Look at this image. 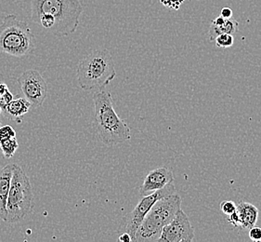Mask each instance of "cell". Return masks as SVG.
Listing matches in <instances>:
<instances>
[{"instance_id": "1", "label": "cell", "mask_w": 261, "mask_h": 242, "mask_svg": "<svg viewBox=\"0 0 261 242\" xmlns=\"http://www.w3.org/2000/svg\"><path fill=\"white\" fill-rule=\"evenodd\" d=\"M93 102L99 140L108 147L130 140V128L116 114L110 92L106 90L95 91Z\"/></svg>"}, {"instance_id": "2", "label": "cell", "mask_w": 261, "mask_h": 242, "mask_svg": "<svg viewBox=\"0 0 261 242\" xmlns=\"http://www.w3.org/2000/svg\"><path fill=\"white\" fill-rule=\"evenodd\" d=\"M116 71L110 52L97 50L79 62L76 77L80 88L87 91L105 90L115 79Z\"/></svg>"}, {"instance_id": "3", "label": "cell", "mask_w": 261, "mask_h": 242, "mask_svg": "<svg viewBox=\"0 0 261 242\" xmlns=\"http://www.w3.org/2000/svg\"><path fill=\"white\" fill-rule=\"evenodd\" d=\"M31 17L47 14L55 21L53 36L66 37L76 31L83 13L80 0H31Z\"/></svg>"}, {"instance_id": "4", "label": "cell", "mask_w": 261, "mask_h": 242, "mask_svg": "<svg viewBox=\"0 0 261 242\" xmlns=\"http://www.w3.org/2000/svg\"><path fill=\"white\" fill-rule=\"evenodd\" d=\"M37 38L27 21L14 14L6 16L0 25V53L23 57L35 52Z\"/></svg>"}, {"instance_id": "5", "label": "cell", "mask_w": 261, "mask_h": 242, "mask_svg": "<svg viewBox=\"0 0 261 242\" xmlns=\"http://www.w3.org/2000/svg\"><path fill=\"white\" fill-rule=\"evenodd\" d=\"M180 205L181 198L176 192L157 200L137 230L134 241H157L163 228L172 221Z\"/></svg>"}, {"instance_id": "6", "label": "cell", "mask_w": 261, "mask_h": 242, "mask_svg": "<svg viewBox=\"0 0 261 242\" xmlns=\"http://www.w3.org/2000/svg\"><path fill=\"white\" fill-rule=\"evenodd\" d=\"M34 193L31 182L24 171L14 164L11 188L7 201V221L16 224L33 211Z\"/></svg>"}, {"instance_id": "7", "label": "cell", "mask_w": 261, "mask_h": 242, "mask_svg": "<svg viewBox=\"0 0 261 242\" xmlns=\"http://www.w3.org/2000/svg\"><path fill=\"white\" fill-rule=\"evenodd\" d=\"M176 192V188L172 183L167 184L164 188L157 190L155 192L151 193L150 195L144 196L138 205L134 208V210L129 212L128 214L123 218L120 227L117 230V233L120 235L122 233H127L132 237V241H134V237L136 235V232L141 225V223L144 220L145 216L151 207L156 202L157 200L165 198L168 195H171Z\"/></svg>"}, {"instance_id": "8", "label": "cell", "mask_w": 261, "mask_h": 242, "mask_svg": "<svg viewBox=\"0 0 261 242\" xmlns=\"http://www.w3.org/2000/svg\"><path fill=\"white\" fill-rule=\"evenodd\" d=\"M22 93L31 108L37 109L44 104L47 97V84L37 70H27L17 79Z\"/></svg>"}, {"instance_id": "9", "label": "cell", "mask_w": 261, "mask_h": 242, "mask_svg": "<svg viewBox=\"0 0 261 242\" xmlns=\"http://www.w3.org/2000/svg\"><path fill=\"white\" fill-rule=\"evenodd\" d=\"M194 238V229L188 216L181 210H178L172 221L163 228L158 242H191Z\"/></svg>"}, {"instance_id": "10", "label": "cell", "mask_w": 261, "mask_h": 242, "mask_svg": "<svg viewBox=\"0 0 261 242\" xmlns=\"http://www.w3.org/2000/svg\"><path fill=\"white\" fill-rule=\"evenodd\" d=\"M174 175L172 170L167 167H161L152 170L147 174L146 178L140 187V195H150L157 190L162 189L167 184L173 183Z\"/></svg>"}, {"instance_id": "11", "label": "cell", "mask_w": 261, "mask_h": 242, "mask_svg": "<svg viewBox=\"0 0 261 242\" xmlns=\"http://www.w3.org/2000/svg\"><path fill=\"white\" fill-rule=\"evenodd\" d=\"M14 164H8L0 168V220L7 221V201L11 188Z\"/></svg>"}, {"instance_id": "12", "label": "cell", "mask_w": 261, "mask_h": 242, "mask_svg": "<svg viewBox=\"0 0 261 242\" xmlns=\"http://www.w3.org/2000/svg\"><path fill=\"white\" fill-rule=\"evenodd\" d=\"M238 21L233 18L230 19H224L223 17L219 16L212 21V23L209 28V40L214 41L216 37L221 34H230L234 36L238 32Z\"/></svg>"}, {"instance_id": "13", "label": "cell", "mask_w": 261, "mask_h": 242, "mask_svg": "<svg viewBox=\"0 0 261 242\" xmlns=\"http://www.w3.org/2000/svg\"><path fill=\"white\" fill-rule=\"evenodd\" d=\"M237 214L239 217V228L250 229L256 226L259 211L256 206L248 202H241L237 205Z\"/></svg>"}, {"instance_id": "14", "label": "cell", "mask_w": 261, "mask_h": 242, "mask_svg": "<svg viewBox=\"0 0 261 242\" xmlns=\"http://www.w3.org/2000/svg\"><path fill=\"white\" fill-rule=\"evenodd\" d=\"M31 109V105L25 98L13 99L7 106L5 111L12 120L20 123L21 118Z\"/></svg>"}, {"instance_id": "15", "label": "cell", "mask_w": 261, "mask_h": 242, "mask_svg": "<svg viewBox=\"0 0 261 242\" xmlns=\"http://www.w3.org/2000/svg\"><path fill=\"white\" fill-rule=\"evenodd\" d=\"M13 100V95L6 84L3 75L0 74V108L5 110L7 106Z\"/></svg>"}, {"instance_id": "16", "label": "cell", "mask_w": 261, "mask_h": 242, "mask_svg": "<svg viewBox=\"0 0 261 242\" xmlns=\"http://www.w3.org/2000/svg\"><path fill=\"white\" fill-rule=\"evenodd\" d=\"M18 148H19V143L16 137L0 142V149L3 153V156L7 158H12Z\"/></svg>"}, {"instance_id": "17", "label": "cell", "mask_w": 261, "mask_h": 242, "mask_svg": "<svg viewBox=\"0 0 261 242\" xmlns=\"http://www.w3.org/2000/svg\"><path fill=\"white\" fill-rule=\"evenodd\" d=\"M214 41H216L218 47L227 49V47H230L233 45L234 37L230 34H221L220 36L216 37Z\"/></svg>"}, {"instance_id": "18", "label": "cell", "mask_w": 261, "mask_h": 242, "mask_svg": "<svg viewBox=\"0 0 261 242\" xmlns=\"http://www.w3.org/2000/svg\"><path fill=\"white\" fill-rule=\"evenodd\" d=\"M16 132L13 127L11 125H5L0 127V142H4L11 138H15Z\"/></svg>"}, {"instance_id": "19", "label": "cell", "mask_w": 261, "mask_h": 242, "mask_svg": "<svg viewBox=\"0 0 261 242\" xmlns=\"http://www.w3.org/2000/svg\"><path fill=\"white\" fill-rule=\"evenodd\" d=\"M220 210L224 213L225 215H230L237 210V205L233 201L230 200H225L220 203Z\"/></svg>"}, {"instance_id": "20", "label": "cell", "mask_w": 261, "mask_h": 242, "mask_svg": "<svg viewBox=\"0 0 261 242\" xmlns=\"http://www.w3.org/2000/svg\"><path fill=\"white\" fill-rule=\"evenodd\" d=\"M249 237L251 240L256 242L261 241V227L254 226L249 229Z\"/></svg>"}, {"instance_id": "21", "label": "cell", "mask_w": 261, "mask_h": 242, "mask_svg": "<svg viewBox=\"0 0 261 242\" xmlns=\"http://www.w3.org/2000/svg\"><path fill=\"white\" fill-rule=\"evenodd\" d=\"M220 16L224 19H230L232 18V10L230 8H223L220 12Z\"/></svg>"}, {"instance_id": "22", "label": "cell", "mask_w": 261, "mask_h": 242, "mask_svg": "<svg viewBox=\"0 0 261 242\" xmlns=\"http://www.w3.org/2000/svg\"><path fill=\"white\" fill-rule=\"evenodd\" d=\"M118 239H119V241L121 242H131L132 241V237H130V235L129 234H127V233H122L119 235V237H118Z\"/></svg>"}, {"instance_id": "23", "label": "cell", "mask_w": 261, "mask_h": 242, "mask_svg": "<svg viewBox=\"0 0 261 242\" xmlns=\"http://www.w3.org/2000/svg\"><path fill=\"white\" fill-rule=\"evenodd\" d=\"M1 112H2V109L0 108V116H1Z\"/></svg>"}]
</instances>
